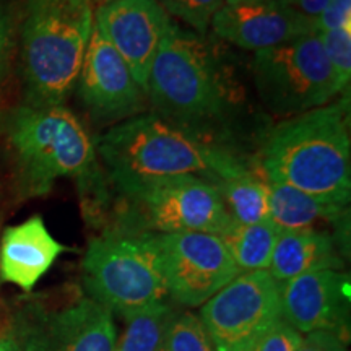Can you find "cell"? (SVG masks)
Segmentation results:
<instances>
[{
  "label": "cell",
  "instance_id": "1",
  "mask_svg": "<svg viewBox=\"0 0 351 351\" xmlns=\"http://www.w3.org/2000/svg\"><path fill=\"white\" fill-rule=\"evenodd\" d=\"M96 153L121 194L158 179L197 176L215 184L249 171L236 155L156 114L114 125L98 140Z\"/></svg>",
  "mask_w": 351,
  "mask_h": 351
},
{
  "label": "cell",
  "instance_id": "2",
  "mask_svg": "<svg viewBox=\"0 0 351 351\" xmlns=\"http://www.w3.org/2000/svg\"><path fill=\"white\" fill-rule=\"evenodd\" d=\"M261 168L282 182L319 199L350 204L351 140L348 99L288 117L267 134Z\"/></svg>",
  "mask_w": 351,
  "mask_h": 351
},
{
  "label": "cell",
  "instance_id": "3",
  "mask_svg": "<svg viewBox=\"0 0 351 351\" xmlns=\"http://www.w3.org/2000/svg\"><path fill=\"white\" fill-rule=\"evenodd\" d=\"M19 189L23 197H41L57 179H77L86 208H101L106 199L104 173L85 125L64 104L16 109L8 125Z\"/></svg>",
  "mask_w": 351,
  "mask_h": 351
},
{
  "label": "cell",
  "instance_id": "4",
  "mask_svg": "<svg viewBox=\"0 0 351 351\" xmlns=\"http://www.w3.org/2000/svg\"><path fill=\"white\" fill-rule=\"evenodd\" d=\"M91 32L88 0H23L20 34L28 104H64L77 85Z\"/></svg>",
  "mask_w": 351,
  "mask_h": 351
},
{
  "label": "cell",
  "instance_id": "5",
  "mask_svg": "<svg viewBox=\"0 0 351 351\" xmlns=\"http://www.w3.org/2000/svg\"><path fill=\"white\" fill-rule=\"evenodd\" d=\"M82 275L88 296L121 315L168 296L156 232H103L88 244Z\"/></svg>",
  "mask_w": 351,
  "mask_h": 351
},
{
  "label": "cell",
  "instance_id": "6",
  "mask_svg": "<svg viewBox=\"0 0 351 351\" xmlns=\"http://www.w3.org/2000/svg\"><path fill=\"white\" fill-rule=\"evenodd\" d=\"M145 93L156 116L184 129L217 119L226 106L213 57L199 38L178 26L153 60Z\"/></svg>",
  "mask_w": 351,
  "mask_h": 351
},
{
  "label": "cell",
  "instance_id": "7",
  "mask_svg": "<svg viewBox=\"0 0 351 351\" xmlns=\"http://www.w3.org/2000/svg\"><path fill=\"white\" fill-rule=\"evenodd\" d=\"M254 80L267 108L288 117L326 106L341 93L319 33L256 52Z\"/></svg>",
  "mask_w": 351,
  "mask_h": 351
},
{
  "label": "cell",
  "instance_id": "8",
  "mask_svg": "<svg viewBox=\"0 0 351 351\" xmlns=\"http://www.w3.org/2000/svg\"><path fill=\"white\" fill-rule=\"evenodd\" d=\"M122 195L135 221L156 234L208 232L219 236L231 225L217 186L197 176L158 179Z\"/></svg>",
  "mask_w": 351,
  "mask_h": 351
},
{
  "label": "cell",
  "instance_id": "9",
  "mask_svg": "<svg viewBox=\"0 0 351 351\" xmlns=\"http://www.w3.org/2000/svg\"><path fill=\"white\" fill-rule=\"evenodd\" d=\"M217 351H251L282 320L280 283L269 270L244 271L202 306Z\"/></svg>",
  "mask_w": 351,
  "mask_h": 351
},
{
  "label": "cell",
  "instance_id": "10",
  "mask_svg": "<svg viewBox=\"0 0 351 351\" xmlns=\"http://www.w3.org/2000/svg\"><path fill=\"white\" fill-rule=\"evenodd\" d=\"M13 335L20 351H112L117 340L111 311L80 291L23 307Z\"/></svg>",
  "mask_w": 351,
  "mask_h": 351
},
{
  "label": "cell",
  "instance_id": "11",
  "mask_svg": "<svg viewBox=\"0 0 351 351\" xmlns=\"http://www.w3.org/2000/svg\"><path fill=\"white\" fill-rule=\"evenodd\" d=\"M166 291L184 306H204L238 276L230 252L217 234H156Z\"/></svg>",
  "mask_w": 351,
  "mask_h": 351
},
{
  "label": "cell",
  "instance_id": "12",
  "mask_svg": "<svg viewBox=\"0 0 351 351\" xmlns=\"http://www.w3.org/2000/svg\"><path fill=\"white\" fill-rule=\"evenodd\" d=\"M93 26L147 91L153 60L176 28L168 12L156 0H104L93 12Z\"/></svg>",
  "mask_w": 351,
  "mask_h": 351
},
{
  "label": "cell",
  "instance_id": "13",
  "mask_svg": "<svg viewBox=\"0 0 351 351\" xmlns=\"http://www.w3.org/2000/svg\"><path fill=\"white\" fill-rule=\"evenodd\" d=\"M75 88L91 116L106 122L138 116L147 99L129 65L95 26Z\"/></svg>",
  "mask_w": 351,
  "mask_h": 351
},
{
  "label": "cell",
  "instance_id": "14",
  "mask_svg": "<svg viewBox=\"0 0 351 351\" xmlns=\"http://www.w3.org/2000/svg\"><path fill=\"white\" fill-rule=\"evenodd\" d=\"M282 320L296 332H333L345 337L350 315V275L317 270L280 285Z\"/></svg>",
  "mask_w": 351,
  "mask_h": 351
},
{
  "label": "cell",
  "instance_id": "15",
  "mask_svg": "<svg viewBox=\"0 0 351 351\" xmlns=\"http://www.w3.org/2000/svg\"><path fill=\"white\" fill-rule=\"evenodd\" d=\"M210 26L217 36L245 51H269L319 33L317 23L280 0L223 5Z\"/></svg>",
  "mask_w": 351,
  "mask_h": 351
},
{
  "label": "cell",
  "instance_id": "16",
  "mask_svg": "<svg viewBox=\"0 0 351 351\" xmlns=\"http://www.w3.org/2000/svg\"><path fill=\"white\" fill-rule=\"evenodd\" d=\"M64 251L38 215L8 226L0 241V280L26 293L33 291Z\"/></svg>",
  "mask_w": 351,
  "mask_h": 351
},
{
  "label": "cell",
  "instance_id": "17",
  "mask_svg": "<svg viewBox=\"0 0 351 351\" xmlns=\"http://www.w3.org/2000/svg\"><path fill=\"white\" fill-rule=\"evenodd\" d=\"M343 257L335 234L322 230L282 231L275 243L269 274L280 285L317 270H341Z\"/></svg>",
  "mask_w": 351,
  "mask_h": 351
},
{
  "label": "cell",
  "instance_id": "18",
  "mask_svg": "<svg viewBox=\"0 0 351 351\" xmlns=\"http://www.w3.org/2000/svg\"><path fill=\"white\" fill-rule=\"evenodd\" d=\"M269 221L280 232L319 230V223L348 225V205L324 200L282 182L269 181Z\"/></svg>",
  "mask_w": 351,
  "mask_h": 351
},
{
  "label": "cell",
  "instance_id": "19",
  "mask_svg": "<svg viewBox=\"0 0 351 351\" xmlns=\"http://www.w3.org/2000/svg\"><path fill=\"white\" fill-rule=\"evenodd\" d=\"M280 231L267 221L256 225L232 223L219 234L241 274L244 271L269 270L271 254Z\"/></svg>",
  "mask_w": 351,
  "mask_h": 351
},
{
  "label": "cell",
  "instance_id": "20",
  "mask_svg": "<svg viewBox=\"0 0 351 351\" xmlns=\"http://www.w3.org/2000/svg\"><path fill=\"white\" fill-rule=\"evenodd\" d=\"M232 223L256 225L269 219V181L251 171L215 182Z\"/></svg>",
  "mask_w": 351,
  "mask_h": 351
},
{
  "label": "cell",
  "instance_id": "21",
  "mask_svg": "<svg viewBox=\"0 0 351 351\" xmlns=\"http://www.w3.org/2000/svg\"><path fill=\"white\" fill-rule=\"evenodd\" d=\"M174 315L173 309L163 301L124 314L122 317L127 322L124 333L116 340L112 351H161Z\"/></svg>",
  "mask_w": 351,
  "mask_h": 351
},
{
  "label": "cell",
  "instance_id": "22",
  "mask_svg": "<svg viewBox=\"0 0 351 351\" xmlns=\"http://www.w3.org/2000/svg\"><path fill=\"white\" fill-rule=\"evenodd\" d=\"M166 351H217L200 317L192 313L174 315L165 340Z\"/></svg>",
  "mask_w": 351,
  "mask_h": 351
},
{
  "label": "cell",
  "instance_id": "23",
  "mask_svg": "<svg viewBox=\"0 0 351 351\" xmlns=\"http://www.w3.org/2000/svg\"><path fill=\"white\" fill-rule=\"evenodd\" d=\"M168 15L182 20L184 23L205 34L210 28L215 13L225 5V0H156Z\"/></svg>",
  "mask_w": 351,
  "mask_h": 351
},
{
  "label": "cell",
  "instance_id": "24",
  "mask_svg": "<svg viewBox=\"0 0 351 351\" xmlns=\"http://www.w3.org/2000/svg\"><path fill=\"white\" fill-rule=\"evenodd\" d=\"M319 34L324 52L335 72L341 91H343L345 88H348L351 78V28L332 29V32Z\"/></svg>",
  "mask_w": 351,
  "mask_h": 351
},
{
  "label": "cell",
  "instance_id": "25",
  "mask_svg": "<svg viewBox=\"0 0 351 351\" xmlns=\"http://www.w3.org/2000/svg\"><path fill=\"white\" fill-rule=\"evenodd\" d=\"M302 339L300 332L280 320L271 330L257 341L251 351H296Z\"/></svg>",
  "mask_w": 351,
  "mask_h": 351
},
{
  "label": "cell",
  "instance_id": "26",
  "mask_svg": "<svg viewBox=\"0 0 351 351\" xmlns=\"http://www.w3.org/2000/svg\"><path fill=\"white\" fill-rule=\"evenodd\" d=\"M315 23L319 33L351 28V0H327Z\"/></svg>",
  "mask_w": 351,
  "mask_h": 351
},
{
  "label": "cell",
  "instance_id": "27",
  "mask_svg": "<svg viewBox=\"0 0 351 351\" xmlns=\"http://www.w3.org/2000/svg\"><path fill=\"white\" fill-rule=\"evenodd\" d=\"M13 52V21L10 12L0 2V86L5 82L10 70Z\"/></svg>",
  "mask_w": 351,
  "mask_h": 351
},
{
  "label": "cell",
  "instance_id": "28",
  "mask_svg": "<svg viewBox=\"0 0 351 351\" xmlns=\"http://www.w3.org/2000/svg\"><path fill=\"white\" fill-rule=\"evenodd\" d=\"M296 351H348L343 337L333 332L317 330L306 333L302 337Z\"/></svg>",
  "mask_w": 351,
  "mask_h": 351
},
{
  "label": "cell",
  "instance_id": "29",
  "mask_svg": "<svg viewBox=\"0 0 351 351\" xmlns=\"http://www.w3.org/2000/svg\"><path fill=\"white\" fill-rule=\"evenodd\" d=\"M280 2L287 3L288 7L295 8L301 15L307 16L309 20H317L320 12L326 7L327 0H280Z\"/></svg>",
  "mask_w": 351,
  "mask_h": 351
},
{
  "label": "cell",
  "instance_id": "30",
  "mask_svg": "<svg viewBox=\"0 0 351 351\" xmlns=\"http://www.w3.org/2000/svg\"><path fill=\"white\" fill-rule=\"evenodd\" d=\"M0 351H20L19 341H16L13 333L0 335Z\"/></svg>",
  "mask_w": 351,
  "mask_h": 351
},
{
  "label": "cell",
  "instance_id": "31",
  "mask_svg": "<svg viewBox=\"0 0 351 351\" xmlns=\"http://www.w3.org/2000/svg\"><path fill=\"white\" fill-rule=\"evenodd\" d=\"M251 2H261V0H225L226 5H238V3H251Z\"/></svg>",
  "mask_w": 351,
  "mask_h": 351
},
{
  "label": "cell",
  "instance_id": "32",
  "mask_svg": "<svg viewBox=\"0 0 351 351\" xmlns=\"http://www.w3.org/2000/svg\"><path fill=\"white\" fill-rule=\"evenodd\" d=\"M88 2L91 3V5H93V3H98V2H104V0H88Z\"/></svg>",
  "mask_w": 351,
  "mask_h": 351
},
{
  "label": "cell",
  "instance_id": "33",
  "mask_svg": "<svg viewBox=\"0 0 351 351\" xmlns=\"http://www.w3.org/2000/svg\"><path fill=\"white\" fill-rule=\"evenodd\" d=\"M161 351H166V350H165V348H163V350H161Z\"/></svg>",
  "mask_w": 351,
  "mask_h": 351
}]
</instances>
